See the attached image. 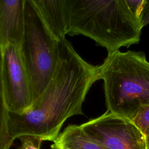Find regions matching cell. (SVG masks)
<instances>
[{
  "label": "cell",
  "instance_id": "cell-9",
  "mask_svg": "<svg viewBox=\"0 0 149 149\" xmlns=\"http://www.w3.org/2000/svg\"><path fill=\"white\" fill-rule=\"evenodd\" d=\"M59 149H107L90 139L80 125H69L51 145Z\"/></svg>",
  "mask_w": 149,
  "mask_h": 149
},
{
  "label": "cell",
  "instance_id": "cell-7",
  "mask_svg": "<svg viewBox=\"0 0 149 149\" xmlns=\"http://www.w3.org/2000/svg\"><path fill=\"white\" fill-rule=\"evenodd\" d=\"M25 0H0V49L21 44L24 27Z\"/></svg>",
  "mask_w": 149,
  "mask_h": 149
},
{
  "label": "cell",
  "instance_id": "cell-14",
  "mask_svg": "<svg viewBox=\"0 0 149 149\" xmlns=\"http://www.w3.org/2000/svg\"><path fill=\"white\" fill-rule=\"evenodd\" d=\"M140 20L142 27L149 24V1L146 0L143 6L140 15Z\"/></svg>",
  "mask_w": 149,
  "mask_h": 149
},
{
  "label": "cell",
  "instance_id": "cell-1",
  "mask_svg": "<svg viewBox=\"0 0 149 149\" xmlns=\"http://www.w3.org/2000/svg\"><path fill=\"white\" fill-rule=\"evenodd\" d=\"M98 74L99 66L84 60L66 39L59 41L58 61L44 91L26 112H8L11 138L29 135L54 142L68 119L83 115V104Z\"/></svg>",
  "mask_w": 149,
  "mask_h": 149
},
{
  "label": "cell",
  "instance_id": "cell-3",
  "mask_svg": "<svg viewBox=\"0 0 149 149\" xmlns=\"http://www.w3.org/2000/svg\"><path fill=\"white\" fill-rule=\"evenodd\" d=\"M107 111L132 120L149 105V61L142 51L119 50L99 66Z\"/></svg>",
  "mask_w": 149,
  "mask_h": 149
},
{
  "label": "cell",
  "instance_id": "cell-13",
  "mask_svg": "<svg viewBox=\"0 0 149 149\" xmlns=\"http://www.w3.org/2000/svg\"><path fill=\"white\" fill-rule=\"evenodd\" d=\"M132 12L140 18L141 13L146 0H126Z\"/></svg>",
  "mask_w": 149,
  "mask_h": 149
},
{
  "label": "cell",
  "instance_id": "cell-12",
  "mask_svg": "<svg viewBox=\"0 0 149 149\" xmlns=\"http://www.w3.org/2000/svg\"><path fill=\"white\" fill-rule=\"evenodd\" d=\"M21 144L17 149H40L43 140L37 136H22L18 138Z\"/></svg>",
  "mask_w": 149,
  "mask_h": 149
},
{
  "label": "cell",
  "instance_id": "cell-4",
  "mask_svg": "<svg viewBox=\"0 0 149 149\" xmlns=\"http://www.w3.org/2000/svg\"><path fill=\"white\" fill-rule=\"evenodd\" d=\"M20 49L33 90V104L44 91L56 68L59 41L47 30L31 0H25L24 27Z\"/></svg>",
  "mask_w": 149,
  "mask_h": 149
},
{
  "label": "cell",
  "instance_id": "cell-2",
  "mask_svg": "<svg viewBox=\"0 0 149 149\" xmlns=\"http://www.w3.org/2000/svg\"><path fill=\"white\" fill-rule=\"evenodd\" d=\"M70 15L69 35H83L107 50L140 42L143 29L140 18L126 0H68Z\"/></svg>",
  "mask_w": 149,
  "mask_h": 149
},
{
  "label": "cell",
  "instance_id": "cell-11",
  "mask_svg": "<svg viewBox=\"0 0 149 149\" xmlns=\"http://www.w3.org/2000/svg\"><path fill=\"white\" fill-rule=\"evenodd\" d=\"M132 121L145 137L149 136V105L140 110Z\"/></svg>",
  "mask_w": 149,
  "mask_h": 149
},
{
  "label": "cell",
  "instance_id": "cell-6",
  "mask_svg": "<svg viewBox=\"0 0 149 149\" xmlns=\"http://www.w3.org/2000/svg\"><path fill=\"white\" fill-rule=\"evenodd\" d=\"M80 126L90 139L107 149H146L145 136L132 120L107 111Z\"/></svg>",
  "mask_w": 149,
  "mask_h": 149
},
{
  "label": "cell",
  "instance_id": "cell-15",
  "mask_svg": "<svg viewBox=\"0 0 149 149\" xmlns=\"http://www.w3.org/2000/svg\"><path fill=\"white\" fill-rule=\"evenodd\" d=\"M145 140H146V149H149V136L145 137Z\"/></svg>",
  "mask_w": 149,
  "mask_h": 149
},
{
  "label": "cell",
  "instance_id": "cell-10",
  "mask_svg": "<svg viewBox=\"0 0 149 149\" xmlns=\"http://www.w3.org/2000/svg\"><path fill=\"white\" fill-rule=\"evenodd\" d=\"M1 50L0 49V149H9L13 143L8 130V111L3 97L1 70Z\"/></svg>",
  "mask_w": 149,
  "mask_h": 149
},
{
  "label": "cell",
  "instance_id": "cell-16",
  "mask_svg": "<svg viewBox=\"0 0 149 149\" xmlns=\"http://www.w3.org/2000/svg\"><path fill=\"white\" fill-rule=\"evenodd\" d=\"M51 149H59V148H51Z\"/></svg>",
  "mask_w": 149,
  "mask_h": 149
},
{
  "label": "cell",
  "instance_id": "cell-8",
  "mask_svg": "<svg viewBox=\"0 0 149 149\" xmlns=\"http://www.w3.org/2000/svg\"><path fill=\"white\" fill-rule=\"evenodd\" d=\"M49 33L58 41L65 39L70 32V15L68 0H31Z\"/></svg>",
  "mask_w": 149,
  "mask_h": 149
},
{
  "label": "cell",
  "instance_id": "cell-5",
  "mask_svg": "<svg viewBox=\"0 0 149 149\" xmlns=\"http://www.w3.org/2000/svg\"><path fill=\"white\" fill-rule=\"evenodd\" d=\"M1 52L2 80L6 109L13 113H25L33 105V90L20 46L9 44Z\"/></svg>",
  "mask_w": 149,
  "mask_h": 149
}]
</instances>
